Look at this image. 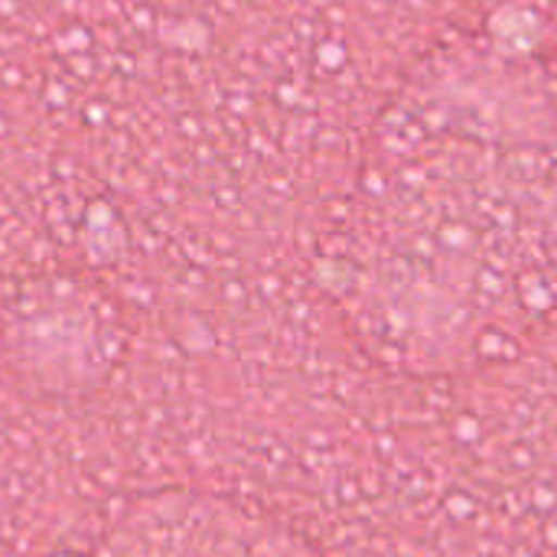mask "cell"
I'll return each instance as SVG.
<instances>
[{
  "mask_svg": "<svg viewBox=\"0 0 557 557\" xmlns=\"http://www.w3.org/2000/svg\"><path fill=\"white\" fill-rule=\"evenodd\" d=\"M91 557H323L277 516L228 496L170 490L114 519Z\"/></svg>",
  "mask_w": 557,
  "mask_h": 557,
  "instance_id": "obj_1",
  "label": "cell"
}]
</instances>
